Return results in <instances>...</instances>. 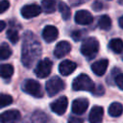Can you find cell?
Wrapping results in <instances>:
<instances>
[{
  "instance_id": "6",
  "label": "cell",
  "mask_w": 123,
  "mask_h": 123,
  "mask_svg": "<svg viewBox=\"0 0 123 123\" xmlns=\"http://www.w3.org/2000/svg\"><path fill=\"white\" fill-rule=\"evenodd\" d=\"M52 62L51 60L45 58L41 61H39L35 68V74L38 78H46L49 76L51 69H52Z\"/></svg>"
},
{
  "instance_id": "7",
  "label": "cell",
  "mask_w": 123,
  "mask_h": 123,
  "mask_svg": "<svg viewBox=\"0 0 123 123\" xmlns=\"http://www.w3.org/2000/svg\"><path fill=\"white\" fill-rule=\"evenodd\" d=\"M21 114L17 110H9L0 114V123H18Z\"/></svg>"
},
{
  "instance_id": "25",
  "label": "cell",
  "mask_w": 123,
  "mask_h": 123,
  "mask_svg": "<svg viewBox=\"0 0 123 123\" xmlns=\"http://www.w3.org/2000/svg\"><path fill=\"white\" fill-rule=\"evenodd\" d=\"M7 37L9 38V40L12 42V43H16L19 39V36H18V32L13 29V28H11L7 31Z\"/></svg>"
},
{
  "instance_id": "16",
  "label": "cell",
  "mask_w": 123,
  "mask_h": 123,
  "mask_svg": "<svg viewBox=\"0 0 123 123\" xmlns=\"http://www.w3.org/2000/svg\"><path fill=\"white\" fill-rule=\"evenodd\" d=\"M108 65H109V61L106 59H102V60L96 61L91 64V70L95 75L102 76L107 71Z\"/></svg>"
},
{
  "instance_id": "19",
  "label": "cell",
  "mask_w": 123,
  "mask_h": 123,
  "mask_svg": "<svg viewBox=\"0 0 123 123\" xmlns=\"http://www.w3.org/2000/svg\"><path fill=\"white\" fill-rule=\"evenodd\" d=\"M108 112L112 117H118L123 112V106L118 102H113L110 105Z\"/></svg>"
},
{
  "instance_id": "18",
  "label": "cell",
  "mask_w": 123,
  "mask_h": 123,
  "mask_svg": "<svg viewBox=\"0 0 123 123\" xmlns=\"http://www.w3.org/2000/svg\"><path fill=\"white\" fill-rule=\"evenodd\" d=\"M59 5V0H42L41 1V9L46 13L54 12Z\"/></svg>"
},
{
  "instance_id": "21",
  "label": "cell",
  "mask_w": 123,
  "mask_h": 123,
  "mask_svg": "<svg viewBox=\"0 0 123 123\" xmlns=\"http://www.w3.org/2000/svg\"><path fill=\"white\" fill-rule=\"evenodd\" d=\"M12 74H13V67H12V65L8 64V63L0 64V77L8 79V78L12 77Z\"/></svg>"
},
{
  "instance_id": "34",
  "label": "cell",
  "mask_w": 123,
  "mask_h": 123,
  "mask_svg": "<svg viewBox=\"0 0 123 123\" xmlns=\"http://www.w3.org/2000/svg\"><path fill=\"white\" fill-rule=\"evenodd\" d=\"M122 59H123V57H122Z\"/></svg>"
},
{
  "instance_id": "8",
  "label": "cell",
  "mask_w": 123,
  "mask_h": 123,
  "mask_svg": "<svg viewBox=\"0 0 123 123\" xmlns=\"http://www.w3.org/2000/svg\"><path fill=\"white\" fill-rule=\"evenodd\" d=\"M67 105H68L67 98L65 96H62V97L58 98L56 101L52 102L50 104V108L53 112H55L59 115H62L65 112V111L67 109Z\"/></svg>"
},
{
  "instance_id": "15",
  "label": "cell",
  "mask_w": 123,
  "mask_h": 123,
  "mask_svg": "<svg viewBox=\"0 0 123 123\" xmlns=\"http://www.w3.org/2000/svg\"><path fill=\"white\" fill-rule=\"evenodd\" d=\"M76 67H77V64L74 62L69 60H64L59 64V72L62 76H67L73 73Z\"/></svg>"
},
{
  "instance_id": "20",
  "label": "cell",
  "mask_w": 123,
  "mask_h": 123,
  "mask_svg": "<svg viewBox=\"0 0 123 123\" xmlns=\"http://www.w3.org/2000/svg\"><path fill=\"white\" fill-rule=\"evenodd\" d=\"M109 47L112 52L120 54L123 52V40L120 38H112L109 42Z\"/></svg>"
},
{
  "instance_id": "26",
  "label": "cell",
  "mask_w": 123,
  "mask_h": 123,
  "mask_svg": "<svg viewBox=\"0 0 123 123\" xmlns=\"http://www.w3.org/2000/svg\"><path fill=\"white\" fill-rule=\"evenodd\" d=\"M12 103V97L9 94L0 93V109L7 107Z\"/></svg>"
},
{
  "instance_id": "24",
  "label": "cell",
  "mask_w": 123,
  "mask_h": 123,
  "mask_svg": "<svg viewBox=\"0 0 123 123\" xmlns=\"http://www.w3.org/2000/svg\"><path fill=\"white\" fill-rule=\"evenodd\" d=\"M58 7H59L60 12H61L62 17L63 18V20L69 19V17H70V9H69V7L63 2H59Z\"/></svg>"
},
{
  "instance_id": "14",
  "label": "cell",
  "mask_w": 123,
  "mask_h": 123,
  "mask_svg": "<svg viewBox=\"0 0 123 123\" xmlns=\"http://www.w3.org/2000/svg\"><path fill=\"white\" fill-rule=\"evenodd\" d=\"M58 36H59V31L53 25H47L46 27H44V29L42 31V37L48 43L56 40Z\"/></svg>"
},
{
  "instance_id": "17",
  "label": "cell",
  "mask_w": 123,
  "mask_h": 123,
  "mask_svg": "<svg viewBox=\"0 0 123 123\" xmlns=\"http://www.w3.org/2000/svg\"><path fill=\"white\" fill-rule=\"evenodd\" d=\"M104 115V110L100 106H94L89 112L88 121L89 123H101Z\"/></svg>"
},
{
  "instance_id": "23",
  "label": "cell",
  "mask_w": 123,
  "mask_h": 123,
  "mask_svg": "<svg viewBox=\"0 0 123 123\" xmlns=\"http://www.w3.org/2000/svg\"><path fill=\"white\" fill-rule=\"evenodd\" d=\"M12 55V49L7 43L0 44V61L7 60Z\"/></svg>"
},
{
  "instance_id": "12",
  "label": "cell",
  "mask_w": 123,
  "mask_h": 123,
  "mask_svg": "<svg viewBox=\"0 0 123 123\" xmlns=\"http://www.w3.org/2000/svg\"><path fill=\"white\" fill-rule=\"evenodd\" d=\"M71 50V45L68 41L66 40H62L60 41L54 50V56L57 59H61L62 57H64L65 55H67Z\"/></svg>"
},
{
  "instance_id": "30",
  "label": "cell",
  "mask_w": 123,
  "mask_h": 123,
  "mask_svg": "<svg viewBox=\"0 0 123 123\" xmlns=\"http://www.w3.org/2000/svg\"><path fill=\"white\" fill-rule=\"evenodd\" d=\"M102 8H103V2H102L101 0H96V1L93 3V5H92V9H93L94 11H96V12L102 10Z\"/></svg>"
},
{
  "instance_id": "2",
  "label": "cell",
  "mask_w": 123,
  "mask_h": 123,
  "mask_svg": "<svg viewBox=\"0 0 123 123\" xmlns=\"http://www.w3.org/2000/svg\"><path fill=\"white\" fill-rule=\"evenodd\" d=\"M94 88H95V85L93 81L86 74H80L72 82V89L76 91L86 90V91H90L92 93L94 91Z\"/></svg>"
},
{
  "instance_id": "9",
  "label": "cell",
  "mask_w": 123,
  "mask_h": 123,
  "mask_svg": "<svg viewBox=\"0 0 123 123\" xmlns=\"http://www.w3.org/2000/svg\"><path fill=\"white\" fill-rule=\"evenodd\" d=\"M41 12V8L37 5V4H30V5H25L21 9V15L24 18H33L37 16Z\"/></svg>"
},
{
  "instance_id": "27",
  "label": "cell",
  "mask_w": 123,
  "mask_h": 123,
  "mask_svg": "<svg viewBox=\"0 0 123 123\" xmlns=\"http://www.w3.org/2000/svg\"><path fill=\"white\" fill-rule=\"evenodd\" d=\"M86 34V30H75L74 32H72L71 37L75 41H79L85 37Z\"/></svg>"
},
{
  "instance_id": "32",
  "label": "cell",
  "mask_w": 123,
  "mask_h": 123,
  "mask_svg": "<svg viewBox=\"0 0 123 123\" xmlns=\"http://www.w3.org/2000/svg\"><path fill=\"white\" fill-rule=\"evenodd\" d=\"M5 27H6V23H5L4 21L0 20V33L5 29Z\"/></svg>"
},
{
  "instance_id": "31",
  "label": "cell",
  "mask_w": 123,
  "mask_h": 123,
  "mask_svg": "<svg viewBox=\"0 0 123 123\" xmlns=\"http://www.w3.org/2000/svg\"><path fill=\"white\" fill-rule=\"evenodd\" d=\"M68 123H83V120L78 118V117H75V116H71L69 119H68Z\"/></svg>"
},
{
  "instance_id": "3",
  "label": "cell",
  "mask_w": 123,
  "mask_h": 123,
  "mask_svg": "<svg viewBox=\"0 0 123 123\" xmlns=\"http://www.w3.org/2000/svg\"><path fill=\"white\" fill-rule=\"evenodd\" d=\"M99 51V42L95 37H86L81 45V53L87 59H92Z\"/></svg>"
},
{
  "instance_id": "13",
  "label": "cell",
  "mask_w": 123,
  "mask_h": 123,
  "mask_svg": "<svg viewBox=\"0 0 123 123\" xmlns=\"http://www.w3.org/2000/svg\"><path fill=\"white\" fill-rule=\"evenodd\" d=\"M47 116L41 111H35L30 115L26 116L23 120V123H46Z\"/></svg>"
},
{
  "instance_id": "5",
  "label": "cell",
  "mask_w": 123,
  "mask_h": 123,
  "mask_svg": "<svg viewBox=\"0 0 123 123\" xmlns=\"http://www.w3.org/2000/svg\"><path fill=\"white\" fill-rule=\"evenodd\" d=\"M63 88H64V83H63V81L60 77H57V76L52 77L45 84L46 92H47V94L50 97L55 96L56 94H58Z\"/></svg>"
},
{
  "instance_id": "33",
  "label": "cell",
  "mask_w": 123,
  "mask_h": 123,
  "mask_svg": "<svg viewBox=\"0 0 123 123\" xmlns=\"http://www.w3.org/2000/svg\"><path fill=\"white\" fill-rule=\"evenodd\" d=\"M118 24H119V26L123 29V16H121V17L119 18V20H118Z\"/></svg>"
},
{
  "instance_id": "29",
  "label": "cell",
  "mask_w": 123,
  "mask_h": 123,
  "mask_svg": "<svg viewBox=\"0 0 123 123\" xmlns=\"http://www.w3.org/2000/svg\"><path fill=\"white\" fill-rule=\"evenodd\" d=\"M115 84L117 85V86L123 90V73L118 74L115 77Z\"/></svg>"
},
{
  "instance_id": "1",
  "label": "cell",
  "mask_w": 123,
  "mask_h": 123,
  "mask_svg": "<svg viewBox=\"0 0 123 123\" xmlns=\"http://www.w3.org/2000/svg\"><path fill=\"white\" fill-rule=\"evenodd\" d=\"M41 55V45L34 33L27 31L23 35L22 48H21V62L22 64L31 68L39 59Z\"/></svg>"
},
{
  "instance_id": "10",
  "label": "cell",
  "mask_w": 123,
  "mask_h": 123,
  "mask_svg": "<svg viewBox=\"0 0 123 123\" xmlns=\"http://www.w3.org/2000/svg\"><path fill=\"white\" fill-rule=\"evenodd\" d=\"M72 112L77 114V115H81L83 114L88 108V101L86 98H78L75 99L72 102Z\"/></svg>"
},
{
  "instance_id": "4",
  "label": "cell",
  "mask_w": 123,
  "mask_h": 123,
  "mask_svg": "<svg viewBox=\"0 0 123 123\" xmlns=\"http://www.w3.org/2000/svg\"><path fill=\"white\" fill-rule=\"evenodd\" d=\"M22 89L26 93H28L34 97H37V98H40L43 96V92H42L40 84L33 79L25 80L22 84Z\"/></svg>"
},
{
  "instance_id": "11",
  "label": "cell",
  "mask_w": 123,
  "mask_h": 123,
  "mask_svg": "<svg viewBox=\"0 0 123 123\" xmlns=\"http://www.w3.org/2000/svg\"><path fill=\"white\" fill-rule=\"evenodd\" d=\"M75 22L80 25H88L93 21V17L91 13L86 10L78 11L75 13Z\"/></svg>"
},
{
  "instance_id": "28",
  "label": "cell",
  "mask_w": 123,
  "mask_h": 123,
  "mask_svg": "<svg viewBox=\"0 0 123 123\" xmlns=\"http://www.w3.org/2000/svg\"><path fill=\"white\" fill-rule=\"evenodd\" d=\"M10 7V2L8 0H2L0 1V13L5 12Z\"/></svg>"
},
{
  "instance_id": "22",
  "label": "cell",
  "mask_w": 123,
  "mask_h": 123,
  "mask_svg": "<svg viewBox=\"0 0 123 123\" xmlns=\"http://www.w3.org/2000/svg\"><path fill=\"white\" fill-rule=\"evenodd\" d=\"M98 27L102 30H109L111 27V18L104 14L102 16H100L99 20H98Z\"/></svg>"
}]
</instances>
